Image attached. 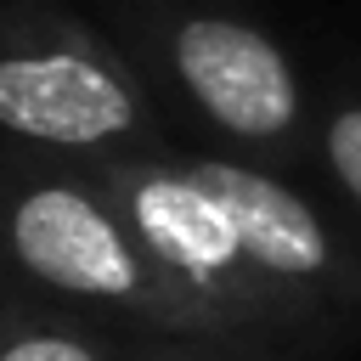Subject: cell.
I'll return each mask as SVG.
<instances>
[{
    "label": "cell",
    "mask_w": 361,
    "mask_h": 361,
    "mask_svg": "<svg viewBox=\"0 0 361 361\" xmlns=\"http://www.w3.org/2000/svg\"><path fill=\"white\" fill-rule=\"evenodd\" d=\"M0 282L130 333L243 344L237 327L135 237L102 180L68 158L0 147Z\"/></svg>",
    "instance_id": "6da1fadb"
},
{
    "label": "cell",
    "mask_w": 361,
    "mask_h": 361,
    "mask_svg": "<svg viewBox=\"0 0 361 361\" xmlns=\"http://www.w3.org/2000/svg\"><path fill=\"white\" fill-rule=\"evenodd\" d=\"M113 39L231 158L282 175L316 164V96L259 23L203 0H130Z\"/></svg>",
    "instance_id": "7a4b0ae2"
},
{
    "label": "cell",
    "mask_w": 361,
    "mask_h": 361,
    "mask_svg": "<svg viewBox=\"0 0 361 361\" xmlns=\"http://www.w3.org/2000/svg\"><path fill=\"white\" fill-rule=\"evenodd\" d=\"M0 147L68 164L169 152V113L113 34L51 0H0Z\"/></svg>",
    "instance_id": "3957f363"
},
{
    "label": "cell",
    "mask_w": 361,
    "mask_h": 361,
    "mask_svg": "<svg viewBox=\"0 0 361 361\" xmlns=\"http://www.w3.org/2000/svg\"><path fill=\"white\" fill-rule=\"evenodd\" d=\"M192 164L226 203L282 338H338L361 322V243L338 220H327L282 169L231 152H192Z\"/></svg>",
    "instance_id": "277c9868"
},
{
    "label": "cell",
    "mask_w": 361,
    "mask_h": 361,
    "mask_svg": "<svg viewBox=\"0 0 361 361\" xmlns=\"http://www.w3.org/2000/svg\"><path fill=\"white\" fill-rule=\"evenodd\" d=\"M102 192L124 209V220L135 226V237L197 293L209 299L243 344L282 333L248 259L237 243V226L226 214V203L209 192V180L197 175L192 152H130V158H102L85 164Z\"/></svg>",
    "instance_id": "5b68a950"
},
{
    "label": "cell",
    "mask_w": 361,
    "mask_h": 361,
    "mask_svg": "<svg viewBox=\"0 0 361 361\" xmlns=\"http://www.w3.org/2000/svg\"><path fill=\"white\" fill-rule=\"evenodd\" d=\"M147 333L0 282V361H141Z\"/></svg>",
    "instance_id": "8992f818"
},
{
    "label": "cell",
    "mask_w": 361,
    "mask_h": 361,
    "mask_svg": "<svg viewBox=\"0 0 361 361\" xmlns=\"http://www.w3.org/2000/svg\"><path fill=\"white\" fill-rule=\"evenodd\" d=\"M316 164L327 186L361 214V90L316 96Z\"/></svg>",
    "instance_id": "52a82bcc"
},
{
    "label": "cell",
    "mask_w": 361,
    "mask_h": 361,
    "mask_svg": "<svg viewBox=\"0 0 361 361\" xmlns=\"http://www.w3.org/2000/svg\"><path fill=\"white\" fill-rule=\"evenodd\" d=\"M141 361H231V355L214 338H158V333H147Z\"/></svg>",
    "instance_id": "ba28073f"
}]
</instances>
